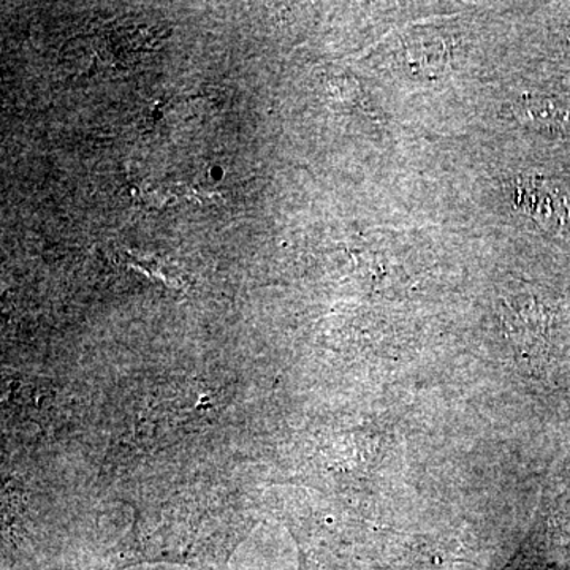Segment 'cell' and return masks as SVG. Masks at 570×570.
Returning a JSON list of instances; mask_svg holds the SVG:
<instances>
[{"label": "cell", "mask_w": 570, "mask_h": 570, "mask_svg": "<svg viewBox=\"0 0 570 570\" xmlns=\"http://www.w3.org/2000/svg\"><path fill=\"white\" fill-rule=\"evenodd\" d=\"M517 205H523L534 219L547 225L570 223L568 195L551 189L546 183L527 181L517 187Z\"/></svg>", "instance_id": "1"}, {"label": "cell", "mask_w": 570, "mask_h": 570, "mask_svg": "<svg viewBox=\"0 0 570 570\" xmlns=\"http://www.w3.org/2000/svg\"><path fill=\"white\" fill-rule=\"evenodd\" d=\"M517 118L528 126L553 134H570V107L542 97H527L513 107Z\"/></svg>", "instance_id": "2"}]
</instances>
